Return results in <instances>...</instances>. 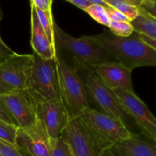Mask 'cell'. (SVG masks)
Here are the masks:
<instances>
[{
	"instance_id": "cell-1",
	"label": "cell",
	"mask_w": 156,
	"mask_h": 156,
	"mask_svg": "<svg viewBox=\"0 0 156 156\" xmlns=\"http://www.w3.org/2000/svg\"><path fill=\"white\" fill-rule=\"evenodd\" d=\"M89 37L114 60L129 69L156 66V50L143 44L135 32L129 37H121L105 30L100 34Z\"/></svg>"
},
{
	"instance_id": "cell-19",
	"label": "cell",
	"mask_w": 156,
	"mask_h": 156,
	"mask_svg": "<svg viewBox=\"0 0 156 156\" xmlns=\"http://www.w3.org/2000/svg\"><path fill=\"white\" fill-rule=\"evenodd\" d=\"M50 156H73L69 146L62 136L49 140Z\"/></svg>"
},
{
	"instance_id": "cell-30",
	"label": "cell",
	"mask_w": 156,
	"mask_h": 156,
	"mask_svg": "<svg viewBox=\"0 0 156 156\" xmlns=\"http://www.w3.org/2000/svg\"><path fill=\"white\" fill-rule=\"evenodd\" d=\"M138 34L139 38H140V41L143 43L144 44H146L148 47H151V48L154 49L156 50V40L153 39L152 37H149L146 36V35L141 34Z\"/></svg>"
},
{
	"instance_id": "cell-33",
	"label": "cell",
	"mask_w": 156,
	"mask_h": 156,
	"mask_svg": "<svg viewBox=\"0 0 156 156\" xmlns=\"http://www.w3.org/2000/svg\"><path fill=\"white\" fill-rule=\"evenodd\" d=\"M101 156H117V155L112 152V150H111V149H105V150H103Z\"/></svg>"
},
{
	"instance_id": "cell-2",
	"label": "cell",
	"mask_w": 156,
	"mask_h": 156,
	"mask_svg": "<svg viewBox=\"0 0 156 156\" xmlns=\"http://www.w3.org/2000/svg\"><path fill=\"white\" fill-rule=\"evenodd\" d=\"M56 47L68 53L73 60V66L77 71L87 70L98 64L115 61L89 36L74 37L64 31L54 22Z\"/></svg>"
},
{
	"instance_id": "cell-5",
	"label": "cell",
	"mask_w": 156,
	"mask_h": 156,
	"mask_svg": "<svg viewBox=\"0 0 156 156\" xmlns=\"http://www.w3.org/2000/svg\"><path fill=\"white\" fill-rule=\"evenodd\" d=\"M32 55L34 63L29 81V91L37 101L62 99L56 57L44 59L34 52Z\"/></svg>"
},
{
	"instance_id": "cell-22",
	"label": "cell",
	"mask_w": 156,
	"mask_h": 156,
	"mask_svg": "<svg viewBox=\"0 0 156 156\" xmlns=\"http://www.w3.org/2000/svg\"><path fill=\"white\" fill-rule=\"evenodd\" d=\"M18 126L0 120V139L15 146V137Z\"/></svg>"
},
{
	"instance_id": "cell-23",
	"label": "cell",
	"mask_w": 156,
	"mask_h": 156,
	"mask_svg": "<svg viewBox=\"0 0 156 156\" xmlns=\"http://www.w3.org/2000/svg\"><path fill=\"white\" fill-rule=\"evenodd\" d=\"M0 155L1 156H24L19 149L9 142L0 139Z\"/></svg>"
},
{
	"instance_id": "cell-29",
	"label": "cell",
	"mask_w": 156,
	"mask_h": 156,
	"mask_svg": "<svg viewBox=\"0 0 156 156\" xmlns=\"http://www.w3.org/2000/svg\"><path fill=\"white\" fill-rule=\"evenodd\" d=\"M66 2L73 5L76 6V7L79 8L80 9L83 10L84 12H85L91 5L88 0H67Z\"/></svg>"
},
{
	"instance_id": "cell-27",
	"label": "cell",
	"mask_w": 156,
	"mask_h": 156,
	"mask_svg": "<svg viewBox=\"0 0 156 156\" xmlns=\"http://www.w3.org/2000/svg\"><path fill=\"white\" fill-rule=\"evenodd\" d=\"M0 120L5 122V123H9V124H12L18 126V124H17L15 119L12 117V116L11 115L6 107L5 106L4 104L1 101H0Z\"/></svg>"
},
{
	"instance_id": "cell-6",
	"label": "cell",
	"mask_w": 156,
	"mask_h": 156,
	"mask_svg": "<svg viewBox=\"0 0 156 156\" xmlns=\"http://www.w3.org/2000/svg\"><path fill=\"white\" fill-rule=\"evenodd\" d=\"M73 156H101L103 149L79 117H71L62 132Z\"/></svg>"
},
{
	"instance_id": "cell-15",
	"label": "cell",
	"mask_w": 156,
	"mask_h": 156,
	"mask_svg": "<svg viewBox=\"0 0 156 156\" xmlns=\"http://www.w3.org/2000/svg\"><path fill=\"white\" fill-rule=\"evenodd\" d=\"M111 149L117 156H156L154 145L134 136L117 143Z\"/></svg>"
},
{
	"instance_id": "cell-8",
	"label": "cell",
	"mask_w": 156,
	"mask_h": 156,
	"mask_svg": "<svg viewBox=\"0 0 156 156\" xmlns=\"http://www.w3.org/2000/svg\"><path fill=\"white\" fill-rule=\"evenodd\" d=\"M0 101L9 111L20 128L34 124L37 117V101L28 89L14 90L0 95Z\"/></svg>"
},
{
	"instance_id": "cell-10",
	"label": "cell",
	"mask_w": 156,
	"mask_h": 156,
	"mask_svg": "<svg viewBox=\"0 0 156 156\" xmlns=\"http://www.w3.org/2000/svg\"><path fill=\"white\" fill-rule=\"evenodd\" d=\"M33 63L32 54L15 53L0 65V80L12 90L28 89Z\"/></svg>"
},
{
	"instance_id": "cell-9",
	"label": "cell",
	"mask_w": 156,
	"mask_h": 156,
	"mask_svg": "<svg viewBox=\"0 0 156 156\" xmlns=\"http://www.w3.org/2000/svg\"><path fill=\"white\" fill-rule=\"evenodd\" d=\"M113 91L128 116L136 122L146 136L155 141L156 119L147 105L135 92L122 89H114Z\"/></svg>"
},
{
	"instance_id": "cell-12",
	"label": "cell",
	"mask_w": 156,
	"mask_h": 156,
	"mask_svg": "<svg viewBox=\"0 0 156 156\" xmlns=\"http://www.w3.org/2000/svg\"><path fill=\"white\" fill-rule=\"evenodd\" d=\"M49 137L39 120L27 128H18L15 146L28 156H50Z\"/></svg>"
},
{
	"instance_id": "cell-28",
	"label": "cell",
	"mask_w": 156,
	"mask_h": 156,
	"mask_svg": "<svg viewBox=\"0 0 156 156\" xmlns=\"http://www.w3.org/2000/svg\"><path fill=\"white\" fill-rule=\"evenodd\" d=\"M35 8L45 12H52L53 0H31Z\"/></svg>"
},
{
	"instance_id": "cell-13",
	"label": "cell",
	"mask_w": 156,
	"mask_h": 156,
	"mask_svg": "<svg viewBox=\"0 0 156 156\" xmlns=\"http://www.w3.org/2000/svg\"><path fill=\"white\" fill-rule=\"evenodd\" d=\"M107 87L113 90L122 89L134 92L132 82V71L117 61L105 62L91 67Z\"/></svg>"
},
{
	"instance_id": "cell-36",
	"label": "cell",
	"mask_w": 156,
	"mask_h": 156,
	"mask_svg": "<svg viewBox=\"0 0 156 156\" xmlns=\"http://www.w3.org/2000/svg\"><path fill=\"white\" fill-rule=\"evenodd\" d=\"M0 156H1V155H0Z\"/></svg>"
},
{
	"instance_id": "cell-3",
	"label": "cell",
	"mask_w": 156,
	"mask_h": 156,
	"mask_svg": "<svg viewBox=\"0 0 156 156\" xmlns=\"http://www.w3.org/2000/svg\"><path fill=\"white\" fill-rule=\"evenodd\" d=\"M56 64L62 100L71 117H78L82 110L89 108V98L85 82L73 66L66 62L56 50Z\"/></svg>"
},
{
	"instance_id": "cell-26",
	"label": "cell",
	"mask_w": 156,
	"mask_h": 156,
	"mask_svg": "<svg viewBox=\"0 0 156 156\" xmlns=\"http://www.w3.org/2000/svg\"><path fill=\"white\" fill-rule=\"evenodd\" d=\"M15 54V52L9 48L0 37V65Z\"/></svg>"
},
{
	"instance_id": "cell-17",
	"label": "cell",
	"mask_w": 156,
	"mask_h": 156,
	"mask_svg": "<svg viewBox=\"0 0 156 156\" xmlns=\"http://www.w3.org/2000/svg\"><path fill=\"white\" fill-rule=\"evenodd\" d=\"M35 8V6H34ZM38 20L48 38L49 41L53 47L56 48L54 36V19L52 12H45L35 8Z\"/></svg>"
},
{
	"instance_id": "cell-18",
	"label": "cell",
	"mask_w": 156,
	"mask_h": 156,
	"mask_svg": "<svg viewBox=\"0 0 156 156\" xmlns=\"http://www.w3.org/2000/svg\"><path fill=\"white\" fill-rule=\"evenodd\" d=\"M105 2L108 5L126 16L129 21L135 19L140 13V9L133 6L126 0H105Z\"/></svg>"
},
{
	"instance_id": "cell-11",
	"label": "cell",
	"mask_w": 156,
	"mask_h": 156,
	"mask_svg": "<svg viewBox=\"0 0 156 156\" xmlns=\"http://www.w3.org/2000/svg\"><path fill=\"white\" fill-rule=\"evenodd\" d=\"M69 116L62 99L37 101V120L49 139H57L62 136Z\"/></svg>"
},
{
	"instance_id": "cell-34",
	"label": "cell",
	"mask_w": 156,
	"mask_h": 156,
	"mask_svg": "<svg viewBox=\"0 0 156 156\" xmlns=\"http://www.w3.org/2000/svg\"><path fill=\"white\" fill-rule=\"evenodd\" d=\"M2 18H3V12L2 11L1 7H0V21H1V20L2 19Z\"/></svg>"
},
{
	"instance_id": "cell-14",
	"label": "cell",
	"mask_w": 156,
	"mask_h": 156,
	"mask_svg": "<svg viewBox=\"0 0 156 156\" xmlns=\"http://www.w3.org/2000/svg\"><path fill=\"white\" fill-rule=\"evenodd\" d=\"M30 3V44L33 52L44 59L56 57V48L53 47L49 41L37 15L34 5Z\"/></svg>"
},
{
	"instance_id": "cell-21",
	"label": "cell",
	"mask_w": 156,
	"mask_h": 156,
	"mask_svg": "<svg viewBox=\"0 0 156 156\" xmlns=\"http://www.w3.org/2000/svg\"><path fill=\"white\" fill-rule=\"evenodd\" d=\"M90 17L93 18L95 21L105 26H109L111 21H110L108 15L107 14L106 9L104 7L97 5H91L86 11H85Z\"/></svg>"
},
{
	"instance_id": "cell-24",
	"label": "cell",
	"mask_w": 156,
	"mask_h": 156,
	"mask_svg": "<svg viewBox=\"0 0 156 156\" xmlns=\"http://www.w3.org/2000/svg\"><path fill=\"white\" fill-rule=\"evenodd\" d=\"M140 11L149 14L151 16L156 18V1L155 0H141L139 7Z\"/></svg>"
},
{
	"instance_id": "cell-7",
	"label": "cell",
	"mask_w": 156,
	"mask_h": 156,
	"mask_svg": "<svg viewBox=\"0 0 156 156\" xmlns=\"http://www.w3.org/2000/svg\"><path fill=\"white\" fill-rule=\"evenodd\" d=\"M84 82L88 94L103 110V113L120 120L126 126L129 117L121 106L114 91L101 81L91 69H87Z\"/></svg>"
},
{
	"instance_id": "cell-32",
	"label": "cell",
	"mask_w": 156,
	"mask_h": 156,
	"mask_svg": "<svg viewBox=\"0 0 156 156\" xmlns=\"http://www.w3.org/2000/svg\"><path fill=\"white\" fill-rule=\"evenodd\" d=\"M14 91V90H12V88H9V87L8 86V85H6L4 82H2L0 80V95L6 94V93L11 92V91Z\"/></svg>"
},
{
	"instance_id": "cell-16",
	"label": "cell",
	"mask_w": 156,
	"mask_h": 156,
	"mask_svg": "<svg viewBox=\"0 0 156 156\" xmlns=\"http://www.w3.org/2000/svg\"><path fill=\"white\" fill-rule=\"evenodd\" d=\"M130 24L133 31L136 34L146 35L156 40V18L140 11V13Z\"/></svg>"
},
{
	"instance_id": "cell-25",
	"label": "cell",
	"mask_w": 156,
	"mask_h": 156,
	"mask_svg": "<svg viewBox=\"0 0 156 156\" xmlns=\"http://www.w3.org/2000/svg\"><path fill=\"white\" fill-rule=\"evenodd\" d=\"M105 9H106L107 14H108V18L111 21H114V22H127V21H129L126 16H124L123 14H121L116 9L111 8V6Z\"/></svg>"
},
{
	"instance_id": "cell-31",
	"label": "cell",
	"mask_w": 156,
	"mask_h": 156,
	"mask_svg": "<svg viewBox=\"0 0 156 156\" xmlns=\"http://www.w3.org/2000/svg\"><path fill=\"white\" fill-rule=\"evenodd\" d=\"M90 2V4L91 5H97V6H101V7H104L105 9H107L108 7H109L107 2H105V0H88Z\"/></svg>"
},
{
	"instance_id": "cell-4",
	"label": "cell",
	"mask_w": 156,
	"mask_h": 156,
	"mask_svg": "<svg viewBox=\"0 0 156 156\" xmlns=\"http://www.w3.org/2000/svg\"><path fill=\"white\" fill-rule=\"evenodd\" d=\"M78 117L95 137L103 150L134 136L126 125L103 112L86 108Z\"/></svg>"
},
{
	"instance_id": "cell-35",
	"label": "cell",
	"mask_w": 156,
	"mask_h": 156,
	"mask_svg": "<svg viewBox=\"0 0 156 156\" xmlns=\"http://www.w3.org/2000/svg\"><path fill=\"white\" fill-rule=\"evenodd\" d=\"M21 154H22V155H24V156H28V155H24V154H23V153H21Z\"/></svg>"
},
{
	"instance_id": "cell-20",
	"label": "cell",
	"mask_w": 156,
	"mask_h": 156,
	"mask_svg": "<svg viewBox=\"0 0 156 156\" xmlns=\"http://www.w3.org/2000/svg\"><path fill=\"white\" fill-rule=\"evenodd\" d=\"M110 32L112 34L121 37H129L133 33V28L131 25L130 22H114L111 21L109 26Z\"/></svg>"
}]
</instances>
